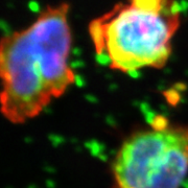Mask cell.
Returning <instances> with one entry per match:
<instances>
[{
    "label": "cell",
    "mask_w": 188,
    "mask_h": 188,
    "mask_svg": "<svg viewBox=\"0 0 188 188\" xmlns=\"http://www.w3.org/2000/svg\"><path fill=\"white\" fill-rule=\"evenodd\" d=\"M69 7L66 2L48 5L31 25L2 38L1 112L10 122L37 117L74 84Z\"/></svg>",
    "instance_id": "6da1fadb"
},
{
    "label": "cell",
    "mask_w": 188,
    "mask_h": 188,
    "mask_svg": "<svg viewBox=\"0 0 188 188\" xmlns=\"http://www.w3.org/2000/svg\"><path fill=\"white\" fill-rule=\"evenodd\" d=\"M112 174L115 188H180L188 174V125L157 116L123 140Z\"/></svg>",
    "instance_id": "3957f363"
},
{
    "label": "cell",
    "mask_w": 188,
    "mask_h": 188,
    "mask_svg": "<svg viewBox=\"0 0 188 188\" xmlns=\"http://www.w3.org/2000/svg\"><path fill=\"white\" fill-rule=\"evenodd\" d=\"M181 16L177 0H121L93 19L88 31L100 63L134 73L166 65Z\"/></svg>",
    "instance_id": "7a4b0ae2"
}]
</instances>
